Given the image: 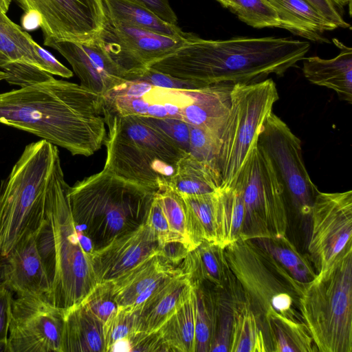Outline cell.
I'll list each match as a JSON object with an SVG mask.
<instances>
[{
	"label": "cell",
	"instance_id": "22",
	"mask_svg": "<svg viewBox=\"0 0 352 352\" xmlns=\"http://www.w3.org/2000/svg\"><path fill=\"white\" fill-rule=\"evenodd\" d=\"M191 289L190 282L183 271L173 276L136 311L135 331H157L188 296Z\"/></svg>",
	"mask_w": 352,
	"mask_h": 352
},
{
	"label": "cell",
	"instance_id": "10",
	"mask_svg": "<svg viewBox=\"0 0 352 352\" xmlns=\"http://www.w3.org/2000/svg\"><path fill=\"white\" fill-rule=\"evenodd\" d=\"M234 185L240 190L244 210L239 239L286 235L288 217L284 186L272 160L258 145V138Z\"/></svg>",
	"mask_w": 352,
	"mask_h": 352
},
{
	"label": "cell",
	"instance_id": "16",
	"mask_svg": "<svg viewBox=\"0 0 352 352\" xmlns=\"http://www.w3.org/2000/svg\"><path fill=\"white\" fill-rule=\"evenodd\" d=\"M158 248L157 239L146 223L116 237L91 254L97 283L113 281L157 254Z\"/></svg>",
	"mask_w": 352,
	"mask_h": 352
},
{
	"label": "cell",
	"instance_id": "3",
	"mask_svg": "<svg viewBox=\"0 0 352 352\" xmlns=\"http://www.w3.org/2000/svg\"><path fill=\"white\" fill-rule=\"evenodd\" d=\"M66 182L59 162L49 185L45 214L36 242L50 283L48 302L66 312L83 302L97 284L92 244L72 217Z\"/></svg>",
	"mask_w": 352,
	"mask_h": 352
},
{
	"label": "cell",
	"instance_id": "47",
	"mask_svg": "<svg viewBox=\"0 0 352 352\" xmlns=\"http://www.w3.org/2000/svg\"><path fill=\"white\" fill-rule=\"evenodd\" d=\"M190 252L188 246L180 241H170L159 246L157 254L173 265L183 261Z\"/></svg>",
	"mask_w": 352,
	"mask_h": 352
},
{
	"label": "cell",
	"instance_id": "20",
	"mask_svg": "<svg viewBox=\"0 0 352 352\" xmlns=\"http://www.w3.org/2000/svg\"><path fill=\"white\" fill-rule=\"evenodd\" d=\"M233 85L220 83L190 89L191 98L182 111V120L220 140L229 113Z\"/></svg>",
	"mask_w": 352,
	"mask_h": 352
},
{
	"label": "cell",
	"instance_id": "44",
	"mask_svg": "<svg viewBox=\"0 0 352 352\" xmlns=\"http://www.w3.org/2000/svg\"><path fill=\"white\" fill-rule=\"evenodd\" d=\"M338 28H350L343 18V7L336 0H305Z\"/></svg>",
	"mask_w": 352,
	"mask_h": 352
},
{
	"label": "cell",
	"instance_id": "46",
	"mask_svg": "<svg viewBox=\"0 0 352 352\" xmlns=\"http://www.w3.org/2000/svg\"><path fill=\"white\" fill-rule=\"evenodd\" d=\"M12 294L0 275V340L8 339Z\"/></svg>",
	"mask_w": 352,
	"mask_h": 352
},
{
	"label": "cell",
	"instance_id": "48",
	"mask_svg": "<svg viewBox=\"0 0 352 352\" xmlns=\"http://www.w3.org/2000/svg\"><path fill=\"white\" fill-rule=\"evenodd\" d=\"M135 1L154 12L164 21L177 25L178 19L171 8L168 0H132Z\"/></svg>",
	"mask_w": 352,
	"mask_h": 352
},
{
	"label": "cell",
	"instance_id": "54",
	"mask_svg": "<svg viewBox=\"0 0 352 352\" xmlns=\"http://www.w3.org/2000/svg\"><path fill=\"white\" fill-rule=\"evenodd\" d=\"M216 1H217L222 6L229 8L228 0H216Z\"/></svg>",
	"mask_w": 352,
	"mask_h": 352
},
{
	"label": "cell",
	"instance_id": "43",
	"mask_svg": "<svg viewBox=\"0 0 352 352\" xmlns=\"http://www.w3.org/2000/svg\"><path fill=\"white\" fill-rule=\"evenodd\" d=\"M129 340L131 351H170L157 331L151 333L135 331Z\"/></svg>",
	"mask_w": 352,
	"mask_h": 352
},
{
	"label": "cell",
	"instance_id": "30",
	"mask_svg": "<svg viewBox=\"0 0 352 352\" xmlns=\"http://www.w3.org/2000/svg\"><path fill=\"white\" fill-rule=\"evenodd\" d=\"M106 15L113 23H122L172 37L188 38L177 25L160 19L143 5L132 0H103Z\"/></svg>",
	"mask_w": 352,
	"mask_h": 352
},
{
	"label": "cell",
	"instance_id": "37",
	"mask_svg": "<svg viewBox=\"0 0 352 352\" xmlns=\"http://www.w3.org/2000/svg\"><path fill=\"white\" fill-rule=\"evenodd\" d=\"M138 313L129 307H118L103 324L105 352L116 341L129 338L136 331Z\"/></svg>",
	"mask_w": 352,
	"mask_h": 352
},
{
	"label": "cell",
	"instance_id": "53",
	"mask_svg": "<svg viewBox=\"0 0 352 352\" xmlns=\"http://www.w3.org/2000/svg\"><path fill=\"white\" fill-rule=\"evenodd\" d=\"M8 78V75L7 74V73H6L5 72H3V70H1L0 69V81L1 80H6Z\"/></svg>",
	"mask_w": 352,
	"mask_h": 352
},
{
	"label": "cell",
	"instance_id": "29",
	"mask_svg": "<svg viewBox=\"0 0 352 352\" xmlns=\"http://www.w3.org/2000/svg\"><path fill=\"white\" fill-rule=\"evenodd\" d=\"M175 267L157 253L112 281L113 294L118 307L131 306L151 283Z\"/></svg>",
	"mask_w": 352,
	"mask_h": 352
},
{
	"label": "cell",
	"instance_id": "9",
	"mask_svg": "<svg viewBox=\"0 0 352 352\" xmlns=\"http://www.w3.org/2000/svg\"><path fill=\"white\" fill-rule=\"evenodd\" d=\"M278 99L276 85L272 78L233 85L217 157L221 178L220 190L234 185L251 146Z\"/></svg>",
	"mask_w": 352,
	"mask_h": 352
},
{
	"label": "cell",
	"instance_id": "14",
	"mask_svg": "<svg viewBox=\"0 0 352 352\" xmlns=\"http://www.w3.org/2000/svg\"><path fill=\"white\" fill-rule=\"evenodd\" d=\"M310 216L312 223L308 250L318 274L352 249V191H319Z\"/></svg>",
	"mask_w": 352,
	"mask_h": 352
},
{
	"label": "cell",
	"instance_id": "6",
	"mask_svg": "<svg viewBox=\"0 0 352 352\" xmlns=\"http://www.w3.org/2000/svg\"><path fill=\"white\" fill-rule=\"evenodd\" d=\"M108 133L104 168L130 182L158 190L174 175L186 153L139 116L104 112Z\"/></svg>",
	"mask_w": 352,
	"mask_h": 352
},
{
	"label": "cell",
	"instance_id": "49",
	"mask_svg": "<svg viewBox=\"0 0 352 352\" xmlns=\"http://www.w3.org/2000/svg\"><path fill=\"white\" fill-rule=\"evenodd\" d=\"M23 25L25 28L28 30H32L39 27L40 19L38 16L32 12H25L24 17L23 18Z\"/></svg>",
	"mask_w": 352,
	"mask_h": 352
},
{
	"label": "cell",
	"instance_id": "42",
	"mask_svg": "<svg viewBox=\"0 0 352 352\" xmlns=\"http://www.w3.org/2000/svg\"><path fill=\"white\" fill-rule=\"evenodd\" d=\"M146 223L153 231L159 246L171 241L172 236L169 225L156 195L151 204Z\"/></svg>",
	"mask_w": 352,
	"mask_h": 352
},
{
	"label": "cell",
	"instance_id": "8",
	"mask_svg": "<svg viewBox=\"0 0 352 352\" xmlns=\"http://www.w3.org/2000/svg\"><path fill=\"white\" fill-rule=\"evenodd\" d=\"M300 311L320 352H352V249L307 283Z\"/></svg>",
	"mask_w": 352,
	"mask_h": 352
},
{
	"label": "cell",
	"instance_id": "50",
	"mask_svg": "<svg viewBox=\"0 0 352 352\" xmlns=\"http://www.w3.org/2000/svg\"><path fill=\"white\" fill-rule=\"evenodd\" d=\"M110 351H131V345L129 338L116 341L109 348L108 352Z\"/></svg>",
	"mask_w": 352,
	"mask_h": 352
},
{
	"label": "cell",
	"instance_id": "45",
	"mask_svg": "<svg viewBox=\"0 0 352 352\" xmlns=\"http://www.w3.org/2000/svg\"><path fill=\"white\" fill-rule=\"evenodd\" d=\"M34 49L40 60L41 69L51 75L59 76L69 78L73 76V72L59 62L49 52L43 49L36 42Z\"/></svg>",
	"mask_w": 352,
	"mask_h": 352
},
{
	"label": "cell",
	"instance_id": "17",
	"mask_svg": "<svg viewBox=\"0 0 352 352\" xmlns=\"http://www.w3.org/2000/svg\"><path fill=\"white\" fill-rule=\"evenodd\" d=\"M38 230L26 234L0 261V275L17 296H32L48 302L50 287L37 247Z\"/></svg>",
	"mask_w": 352,
	"mask_h": 352
},
{
	"label": "cell",
	"instance_id": "11",
	"mask_svg": "<svg viewBox=\"0 0 352 352\" xmlns=\"http://www.w3.org/2000/svg\"><path fill=\"white\" fill-rule=\"evenodd\" d=\"M258 144L272 160L283 184L286 200L301 215L310 216L319 190L307 170L299 138L272 112L258 133Z\"/></svg>",
	"mask_w": 352,
	"mask_h": 352
},
{
	"label": "cell",
	"instance_id": "25",
	"mask_svg": "<svg viewBox=\"0 0 352 352\" xmlns=\"http://www.w3.org/2000/svg\"><path fill=\"white\" fill-rule=\"evenodd\" d=\"M277 12L280 28L315 42H328L322 33L338 28L305 0H267Z\"/></svg>",
	"mask_w": 352,
	"mask_h": 352
},
{
	"label": "cell",
	"instance_id": "28",
	"mask_svg": "<svg viewBox=\"0 0 352 352\" xmlns=\"http://www.w3.org/2000/svg\"><path fill=\"white\" fill-rule=\"evenodd\" d=\"M219 169L186 152L178 160L168 185L180 195H201L219 189Z\"/></svg>",
	"mask_w": 352,
	"mask_h": 352
},
{
	"label": "cell",
	"instance_id": "40",
	"mask_svg": "<svg viewBox=\"0 0 352 352\" xmlns=\"http://www.w3.org/2000/svg\"><path fill=\"white\" fill-rule=\"evenodd\" d=\"M140 118L179 148L189 152L190 127L188 124L175 118Z\"/></svg>",
	"mask_w": 352,
	"mask_h": 352
},
{
	"label": "cell",
	"instance_id": "31",
	"mask_svg": "<svg viewBox=\"0 0 352 352\" xmlns=\"http://www.w3.org/2000/svg\"><path fill=\"white\" fill-rule=\"evenodd\" d=\"M157 331L170 351L195 352V299L192 286L188 296Z\"/></svg>",
	"mask_w": 352,
	"mask_h": 352
},
{
	"label": "cell",
	"instance_id": "32",
	"mask_svg": "<svg viewBox=\"0 0 352 352\" xmlns=\"http://www.w3.org/2000/svg\"><path fill=\"white\" fill-rule=\"evenodd\" d=\"M229 351L268 352L262 326L245 301L234 311Z\"/></svg>",
	"mask_w": 352,
	"mask_h": 352
},
{
	"label": "cell",
	"instance_id": "23",
	"mask_svg": "<svg viewBox=\"0 0 352 352\" xmlns=\"http://www.w3.org/2000/svg\"><path fill=\"white\" fill-rule=\"evenodd\" d=\"M34 43L0 8V68L8 75L7 80L16 78L27 65L42 69Z\"/></svg>",
	"mask_w": 352,
	"mask_h": 352
},
{
	"label": "cell",
	"instance_id": "52",
	"mask_svg": "<svg viewBox=\"0 0 352 352\" xmlns=\"http://www.w3.org/2000/svg\"><path fill=\"white\" fill-rule=\"evenodd\" d=\"M336 1L342 7L348 5L349 7V12L351 14V0H336Z\"/></svg>",
	"mask_w": 352,
	"mask_h": 352
},
{
	"label": "cell",
	"instance_id": "1",
	"mask_svg": "<svg viewBox=\"0 0 352 352\" xmlns=\"http://www.w3.org/2000/svg\"><path fill=\"white\" fill-rule=\"evenodd\" d=\"M0 123L89 157L107 136L102 96L54 77L0 94Z\"/></svg>",
	"mask_w": 352,
	"mask_h": 352
},
{
	"label": "cell",
	"instance_id": "4",
	"mask_svg": "<svg viewBox=\"0 0 352 352\" xmlns=\"http://www.w3.org/2000/svg\"><path fill=\"white\" fill-rule=\"evenodd\" d=\"M157 191L104 168L70 186L68 197L74 220L95 251L145 223Z\"/></svg>",
	"mask_w": 352,
	"mask_h": 352
},
{
	"label": "cell",
	"instance_id": "12",
	"mask_svg": "<svg viewBox=\"0 0 352 352\" xmlns=\"http://www.w3.org/2000/svg\"><path fill=\"white\" fill-rule=\"evenodd\" d=\"M188 38L172 37L137 27L117 23L107 17L96 39L123 78L132 80L155 61L185 44Z\"/></svg>",
	"mask_w": 352,
	"mask_h": 352
},
{
	"label": "cell",
	"instance_id": "7",
	"mask_svg": "<svg viewBox=\"0 0 352 352\" xmlns=\"http://www.w3.org/2000/svg\"><path fill=\"white\" fill-rule=\"evenodd\" d=\"M224 252L244 300L261 326L271 313L303 322L299 300L307 283L295 279L254 240L239 239Z\"/></svg>",
	"mask_w": 352,
	"mask_h": 352
},
{
	"label": "cell",
	"instance_id": "34",
	"mask_svg": "<svg viewBox=\"0 0 352 352\" xmlns=\"http://www.w3.org/2000/svg\"><path fill=\"white\" fill-rule=\"evenodd\" d=\"M156 197L168 221L171 241H182L192 250L188 236L186 210L182 196L166 184L159 188Z\"/></svg>",
	"mask_w": 352,
	"mask_h": 352
},
{
	"label": "cell",
	"instance_id": "18",
	"mask_svg": "<svg viewBox=\"0 0 352 352\" xmlns=\"http://www.w3.org/2000/svg\"><path fill=\"white\" fill-rule=\"evenodd\" d=\"M70 64L80 85L101 96L126 81L96 38L87 43L60 41L47 45Z\"/></svg>",
	"mask_w": 352,
	"mask_h": 352
},
{
	"label": "cell",
	"instance_id": "19",
	"mask_svg": "<svg viewBox=\"0 0 352 352\" xmlns=\"http://www.w3.org/2000/svg\"><path fill=\"white\" fill-rule=\"evenodd\" d=\"M183 261L181 268L192 286L206 283L230 295L243 296L220 245L204 241Z\"/></svg>",
	"mask_w": 352,
	"mask_h": 352
},
{
	"label": "cell",
	"instance_id": "15",
	"mask_svg": "<svg viewBox=\"0 0 352 352\" xmlns=\"http://www.w3.org/2000/svg\"><path fill=\"white\" fill-rule=\"evenodd\" d=\"M65 312L32 296L11 305L8 352H61Z\"/></svg>",
	"mask_w": 352,
	"mask_h": 352
},
{
	"label": "cell",
	"instance_id": "38",
	"mask_svg": "<svg viewBox=\"0 0 352 352\" xmlns=\"http://www.w3.org/2000/svg\"><path fill=\"white\" fill-rule=\"evenodd\" d=\"M189 153L200 160L218 168L217 157L220 140L210 133L189 124Z\"/></svg>",
	"mask_w": 352,
	"mask_h": 352
},
{
	"label": "cell",
	"instance_id": "13",
	"mask_svg": "<svg viewBox=\"0 0 352 352\" xmlns=\"http://www.w3.org/2000/svg\"><path fill=\"white\" fill-rule=\"evenodd\" d=\"M25 12L40 19L47 46L52 41L87 43L94 41L107 21L103 0H16Z\"/></svg>",
	"mask_w": 352,
	"mask_h": 352
},
{
	"label": "cell",
	"instance_id": "2",
	"mask_svg": "<svg viewBox=\"0 0 352 352\" xmlns=\"http://www.w3.org/2000/svg\"><path fill=\"white\" fill-rule=\"evenodd\" d=\"M308 41L292 38L234 37L207 40L196 34L148 68L199 87L250 83L269 75L282 76L305 58Z\"/></svg>",
	"mask_w": 352,
	"mask_h": 352
},
{
	"label": "cell",
	"instance_id": "26",
	"mask_svg": "<svg viewBox=\"0 0 352 352\" xmlns=\"http://www.w3.org/2000/svg\"><path fill=\"white\" fill-rule=\"evenodd\" d=\"M218 190L201 195L179 194L185 206L187 233L192 250L204 241L220 245Z\"/></svg>",
	"mask_w": 352,
	"mask_h": 352
},
{
	"label": "cell",
	"instance_id": "27",
	"mask_svg": "<svg viewBox=\"0 0 352 352\" xmlns=\"http://www.w3.org/2000/svg\"><path fill=\"white\" fill-rule=\"evenodd\" d=\"M262 328L268 351H318L304 322L289 319L278 313H271L263 318Z\"/></svg>",
	"mask_w": 352,
	"mask_h": 352
},
{
	"label": "cell",
	"instance_id": "35",
	"mask_svg": "<svg viewBox=\"0 0 352 352\" xmlns=\"http://www.w3.org/2000/svg\"><path fill=\"white\" fill-rule=\"evenodd\" d=\"M192 287L195 299V352H208L211 349L214 327L211 298L204 285Z\"/></svg>",
	"mask_w": 352,
	"mask_h": 352
},
{
	"label": "cell",
	"instance_id": "36",
	"mask_svg": "<svg viewBox=\"0 0 352 352\" xmlns=\"http://www.w3.org/2000/svg\"><path fill=\"white\" fill-rule=\"evenodd\" d=\"M229 8L247 25L255 28H278L276 11L267 0H228Z\"/></svg>",
	"mask_w": 352,
	"mask_h": 352
},
{
	"label": "cell",
	"instance_id": "21",
	"mask_svg": "<svg viewBox=\"0 0 352 352\" xmlns=\"http://www.w3.org/2000/svg\"><path fill=\"white\" fill-rule=\"evenodd\" d=\"M334 44L340 49L338 56L331 59L318 56L305 58L302 73L312 84L336 92L340 100L352 102V48L336 38Z\"/></svg>",
	"mask_w": 352,
	"mask_h": 352
},
{
	"label": "cell",
	"instance_id": "24",
	"mask_svg": "<svg viewBox=\"0 0 352 352\" xmlns=\"http://www.w3.org/2000/svg\"><path fill=\"white\" fill-rule=\"evenodd\" d=\"M104 323L81 302L65 312L61 352H105Z\"/></svg>",
	"mask_w": 352,
	"mask_h": 352
},
{
	"label": "cell",
	"instance_id": "33",
	"mask_svg": "<svg viewBox=\"0 0 352 352\" xmlns=\"http://www.w3.org/2000/svg\"><path fill=\"white\" fill-rule=\"evenodd\" d=\"M254 240L297 280L307 283L316 278L317 274L309 260L297 250L286 235Z\"/></svg>",
	"mask_w": 352,
	"mask_h": 352
},
{
	"label": "cell",
	"instance_id": "39",
	"mask_svg": "<svg viewBox=\"0 0 352 352\" xmlns=\"http://www.w3.org/2000/svg\"><path fill=\"white\" fill-rule=\"evenodd\" d=\"M82 302L103 323L118 309L111 282L98 283Z\"/></svg>",
	"mask_w": 352,
	"mask_h": 352
},
{
	"label": "cell",
	"instance_id": "51",
	"mask_svg": "<svg viewBox=\"0 0 352 352\" xmlns=\"http://www.w3.org/2000/svg\"><path fill=\"white\" fill-rule=\"evenodd\" d=\"M10 3L11 0H0V8L4 13L8 12Z\"/></svg>",
	"mask_w": 352,
	"mask_h": 352
},
{
	"label": "cell",
	"instance_id": "41",
	"mask_svg": "<svg viewBox=\"0 0 352 352\" xmlns=\"http://www.w3.org/2000/svg\"><path fill=\"white\" fill-rule=\"evenodd\" d=\"M134 80H142L153 86L170 89H195L202 87L192 82L175 78L151 68H147Z\"/></svg>",
	"mask_w": 352,
	"mask_h": 352
},
{
	"label": "cell",
	"instance_id": "5",
	"mask_svg": "<svg viewBox=\"0 0 352 352\" xmlns=\"http://www.w3.org/2000/svg\"><path fill=\"white\" fill-rule=\"evenodd\" d=\"M56 146L44 140L27 145L0 185V261L31 232L45 214L47 194L56 164Z\"/></svg>",
	"mask_w": 352,
	"mask_h": 352
}]
</instances>
